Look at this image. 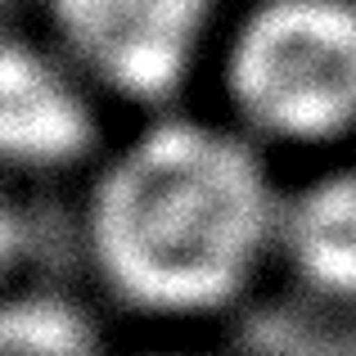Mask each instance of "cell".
<instances>
[{"mask_svg": "<svg viewBox=\"0 0 356 356\" xmlns=\"http://www.w3.org/2000/svg\"><path fill=\"white\" fill-rule=\"evenodd\" d=\"M284 181L217 108L149 113L77 181L81 266L113 312L203 334L275 280Z\"/></svg>", "mask_w": 356, "mask_h": 356, "instance_id": "obj_1", "label": "cell"}, {"mask_svg": "<svg viewBox=\"0 0 356 356\" xmlns=\"http://www.w3.org/2000/svg\"><path fill=\"white\" fill-rule=\"evenodd\" d=\"M208 86L275 163L356 154V0H248L226 18Z\"/></svg>", "mask_w": 356, "mask_h": 356, "instance_id": "obj_2", "label": "cell"}, {"mask_svg": "<svg viewBox=\"0 0 356 356\" xmlns=\"http://www.w3.org/2000/svg\"><path fill=\"white\" fill-rule=\"evenodd\" d=\"M221 0H36V36L122 113H167L203 86L226 32Z\"/></svg>", "mask_w": 356, "mask_h": 356, "instance_id": "obj_3", "label": "cell"}, {"mask_svg": "<svg viewBox=\"0 0 356 356\" xmlns=\"http://www.w3.org/2000/svg\"><path fill=\"white\" fill-rule=\"evenodd\" d=\"M113 104L41 36L0 54V154L18 181H81L113 145Z\"/></svg>", "mask_w": 356, "mask_h": 356, "instance_id": "obj_4", "label": "cell"}, {"mask_svg": "<svg viewBox=\"0 0 356 356\" xmlns=\"http://www.w3.org/2000/svg\"><path fill=\"white\" fill-rule=\"evenodd\" d=\"M275 280L330 316H356V154L307 163L284 181Z\"/></svg>", "mask_w": 356, "mask_h": 356, "instance_id": "obj_5", "label": "cell"}, {"mask_svg": "<svg viewBox=\"0 0 356 356\" xmlns=\"http://www.w3.org/2000/svg\"><path fill=\"white\" fill-rule=\"evenodd\" d=\"M108 356H235V352L208 343L203 334H154V339H140L136 348H113Z\"/></svg>", "mask_w": 356, "mask_h": 356, "instance_id": "obj_6", "label": "cell"}]
</instances>
